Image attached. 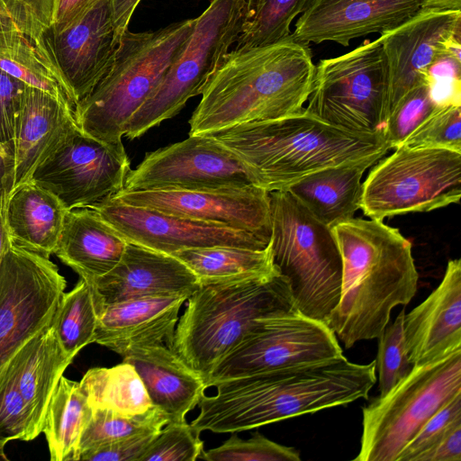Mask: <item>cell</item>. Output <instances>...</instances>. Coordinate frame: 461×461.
<instances>
[{
	"mask_svg": "<svg viewBox=\"0 0 461 461\" xmlns=\"http://www.w3.org/2000/svg\"><path fill=\"white\" fill-rule=\"evenodd\" d=\"M113 197L126 204L220 223L271 239L269 192L255 185L204 190H122Z\"/></svg>",
	"mask_w": 461,
	"mask_h": 461,
	"instance_id": "ac0fdd59",
	"label": "cell"
},
{
	"mask_svg": "<svg viewBox=\"0 0 461 461\" xmlns=\"http://www.w3.org/2000/svg\"><path fill=\"white\" fill-rule=\"evenodd\" d=\"M461 198V152L399 146L362 183L360 209L370 219L429 212Z\"/></svg>",
	"mask_w": 461,
	"mask_h": 461,
	"instance_id": "30bf717a",
	"label": "cell"
},
{
	"mask_svg": "<svg viewBox=\"0 0 461 461\" xmlns=\"http://www.w3.org/2000/svg\"><path fill=\"white\" fill-rule=\"evenodd\" d=\"M160 430L144 431L123 438L84 453L79 460L138 461Z\"/></svg>",
	"mask_w": 461,
	"mask_h": 461,
	"instance_id": "bcb514c9",
	"label": "cell"
},
{
	"mask_svg": "<svg viewBox=\"0 0 461 461\" xmlns=\"http://www.w3.org/2000/svg\"><path fill=\"white\" fill-rule=\"evenodd\" d=\"M103 310L95 288L80 279L64 293L56 317V330L64 350L75 356L94 342L99 315Z\"/></svg>",
	"mask_w": 461,
	"mask_h": 461,
	"instance_id": "e575fe53",
	"label": "cell"
},
{
	"mask_svg": "<svg viewBox=\"0 0 461 461\" xmlns=\"http://www.w3.org/2000/svg\"><path fill=\"white\" fill-rule=\"evenodd\" d=\"M140 0H111L113 22L120 38L128 30L131 17Z\"/></svg>",
	"mask_w": 461,
	"mask_h": 461,
	"instance_id": "681fc988",
	"label": "cell"
},
{
	"mask_svg": "<svg viewBox=\"0 0 461 461\" xmlns=\"http://www.w3.org/2000/svg\"><path fill=\"white\" fill-rule=\"evenodd\" d=\"M386 66L380 38L315 65L305 110L334 126L383 132Z\"/></svg>",
	"mask_w": 461,
	"mask_h": 461,
	"instance_id": "8fae6325",
	"label": "cell"
},
{
	"mask_svg": "<svg viewBox=\"0 0 461 461\" xmlns=\"http://www.w3.org/2000/svg\"><path fill=\"white\" fill-rule=\"evenodd\" d=\"M427 84L409 91L385 121L383 134L390 149H394L437 108Z\"/></svg>",
	"mask_w": 461,
	"mask_h": 461,
	"instance_id": "60d3db41",
	"label": "cell"
},
{
	"mask_svg": "<svg viewBox=\"0 0 461 461\" xmlns=\"http://www.w3.org/2000/svg\"><path fill=\"white\" fill-rule=\"evenodd\" d=\"M44 39L77 104L107 74L120 44L111 0H95L71 21L53 24Z\"/></svg>",
	"mask_w": 461,
	"mask_h": 461,
	"instance_id": "d6986e66",
	"label": "cell"
},
{
	"mask_svg": "<svg viewBox=\"0 0 461 461\" xmlns=\"http://www.w3.org/2000/svg\"><path fill=\"white\" fill-rule=\"evenodd\" d=\"M171 255L182 261L200 283L279 273L273 262L271 242L263 249L213 246L183 249Z\"/></svg>",
	"mask_w": 461,
	"mask_h": 461,
	"instance_id": "d6a6232c",
	"label": "cell"
},
{
	"mask_svg": "<svg viewBox=\"0 0 461 461\" xmlns=\"http://www.w3.org/2000/svg\"><path fill=\"white\" fill-rule=\"evenodd\" d=\"M342 355L326 323L299 312L262 318L216 364L205 384L215 386L229 379L326 362Z\"/></svg>",
	"mask_w": 461,
	"mask_h": 461,
	"instance_id": "4fadbf2b",
	"label": "cell"
},
{
	"mask_svg": "<svg viewBox=\"0 0 461 461\" xmlns=\"http://www.w3.org/2000/svg\"><path fill=\"white\" fill-rule=\"evenodd\" d=\"M187 301L169 348L204 382L258 319L298 312L280 273L202 282Z\"/></svg>",
	"mask_w": 461,
	"mask_h": 461,
	"instance_id": "5b68a950",
	"label": "cell"
},
{
	"mask_svg": "<svg viewBox=\"0 0 461 461\" xmlns=\"http://www.w3.org/2000/svg\"><path fill=\"white\" fill-rule=\"evenodd\" d=\"M195 18L122 34L113 63L75 110L77 125L99 140L122 142L134 113L157 87L191 34Z\"/></svg>",
	"mask_w": 461,
	"mask_h": 461,
	"instance_id": "8992f818",
	"label": "cell"
},
{
	"mask_svg": "<svg viewBox=\"0 0 461 461\" xmlns=\"http://www.w3.org/2000/svg\"><path fill=\"white\" fill-rule=\"evenodd\" d=\"M58 0H0V18L10 20L18 30L36 41L55 21Z\"/></svg>",
	"mask_w": 461,
	"mask_h": 461,
	"instance_id": "7bdbcfd3",
	"label": "cell"
},
{
	"mask_svg": "<svg viewBox=\"0 0 461 461\" xmlns=\"http://www.w3.org/2000/svg\"><path fill=\"white\" fill-rule=\"evenodd\" d=\"M89 208L128 242L170 255L183 249L213 246L263 249L270 242L246 230L126 204L113 196Z\"/></svg>",
	"mask_w": 461,
	"mask_h": 461,
	"instance_id": "2e32d148",
	"label": "cell"
},
{
	"mask_svg": "<svg viewBox=\"0 0 461 461\" xmlns=\"http://www.w3.org/2000/svg\"><path fill=\"white\" fill-rule=\"evenodd\" d=\"M0 69L47 93L75 116L76 100L45 39L32 40L5 18H0Z\"/></svg>",
	"mask_w": 461,
	"mask_h": 461,
	"instance_id": "f1b7e54d",
	"label": "cell"
},
{
	"mask_svg": "<svg viewBox=\"0 0 461 461\" xmlns=\"http://www.w3.org/2000/svg\"><path fill=\"white\" fill-rule=\"evenodd\" d=\"M461 394V348L414 365L389 393L362 409L355 461H397L407 444L443 405Z\"/></svg>",
	"mask_w": 461,
	"mask_h": 461,
	"instance_id": "ba28073f",
	"label": "cell"
},
{
	"mask_svg": "<svg viewBox=\"0 0 461 461\" xmlns=\"http://www.w3.org/2000/svg\"><path fill=\"white\" fill-rule=\"evenodd\" d=\"M341 256L340 296L327 325L346 348L377 339L393 309L414 297L411 243L383 221L353 218L332 228Z\"/></svg>",
	"mask_w": 461,
	"mask_h": 461,
	"instance_id": "3957f363",
	"label": "cell"
},
{
	"mask_svg": "<svg viewBox=\"0 0 461 461\" xmlns=\"http://www.w3.org/2000/svg\"><path fill=\"white\" fill-rule=\"evenodd\" d=\"M420 9L461 11V0H421Z\"/></svg>",
	"mask_w": 461,
	"mask_h": 461,
	"instance_id": "f5cc1de1",
	"label": "cell"
},
{
	"mask_svg": "<svg viewBox=\"0 0 461 461\" xmlns=\"http://www.w3.org/2000/svg\"><path fill=\"white\" fill-rule=\"evenodd\" d=\"M402 145L461 152V105L437 107Z\"/></svg>",
	"mask_w": 461,
	"mask_h": 461,
	"instance_id": "ab89813d",
	"label": "cell"
},
{
	"mask_svg": "<svg viewBox=\"0 0 461 461\" xmlns=\"http://www.w3.org/2000/svg\"><path fill=\"white\" fill-rule=\"evenodd\" d=\"M40 434L18 390L14 362L11 375L0 390V459H8L4 450L8 442L31 441Z\"/></svg>",
	"mask_w": 461,
	"mask_h": 461,
	"instance_id": "f35d334b",
	"label": "cell"
},
{
	"mask_svg": "<svg viewBox=\"0 0 461 461\" xmlns=\"http://www.w3.org/2000/svg\"><path fill=\"white\" fill-rule=\"evenodd\" d=\"M77 129L72 113L47 93L26 86L14 138L7 145L12 160L9 194L29 182L36 168Z\"/></svg>",
	"mask_w": 461,
	"mask_h": 461,
	"instance_id": "7402d4cb",
	"label": "cell"
},
{
	"mask_svg": "<svg viewBox=\"0 0 461 461\" xmlns=\"http://www.w3.org/2000/svg\"><path fill=\"white\" fill-rule=\"evenodd\" d=\"M405 348L413 365L461 348V261L447 262L440 284L403 321Z\"/></svg>",
	"mask_w": 461,
	"mask_h": 461,
	"instance_id": "603a6c76",
	"label": "cell"
},
{
	"mask_svg": "<svg viewBox=\"0 0 461 461\" xmlns=\"http://www.w3.org/2000/svg\"><path fill=\"white\" fill-rule=\"evenodd\" d=\"M198 277L176 257L128 242L119 263L95 285L102 306L149 296H190Z\"/></svg>",
	"mask_w": 461,
	"mask_h": 461,
	"instance_id": "44dd1931",
	"label": "cell"
},
{
	"mask_svg": "<svg viewBox=\"0 0 461 461\" xmlns=\"http://www.w3.org/2000/svg\"><path fill=\"white\" fill-rule=\"evenodd\" d=\"M312 0H244L236 49L268 45L292 34L291 23Z\"/></svg>",
	"mask_w": 461,
	"mask_h": 461,
	"instance_id": "836d02e7",
	"label": "cell"
},
{
	"mask_svg": "<svg viewBox=\"0 0 461 461\" xmlns=\"http://www.w3.org/2000/svg\"><path fill=\"white\" fill-rule=\"evenodd\" d=\"M79 385L92 410L104 409L133 416L153 407L136 370L124 361L112 367L89 369Z\"/></svg>",
	"mask_w": 461,
	"mask_h": 461,
	"instance_id": "1f68e13d",
	"label": "cell"
},
{
	"mask_svg": "<svg viewBox=\"0 0 461 461\" xmlns=\"http://www.w3.org/2000/svg\"><path fill=\"white\" fill-rule=\"evenodd\" d=\"M315 65L309 44L292 34L268 45L227 52L208 77L188 123L189 135L302 112Z\"/></svg>",
	"mask_w": 461,
	"mask_h": 461,
	"instance_id": "7a4b0ae2",
	"label": "cell"
},
{
	"mask_svg": "<svg viewBox=\"0 0 461 461\" xmlns=\"http://www.w3.org/2000/svg\"><path fill=\"white\" fill-rule=\"evenodd\" d=\"M6 197L0 203V259L10 243V238L5 221V205Z\"/></svg>",
	"mask_w": 461,
	"mask_h": 461,
	"instance_id": "db71d44e",
	"label": "cell"
},
{
	"mask_svg": "<svg viewBox=\"0 0 461 461\" xmlns=\"http://www.w3.org/2000/svg\"><path fill=\"white\" fill-rule=\"evenodd\" d=\"M67 212L60 200L41 185L30 180L17 186L5 205L10 240L50 258L57 249Z\"/></svg>",
	"mask_w": 461,
	"mask_h": 461,
	"instance_id": "4316f807",
	"label": "cell"
},
{
	"mask_svg": "<svg viewBox=\"0 0 461 461\" xmlns=\"http://www.w3.org/2000/svg\"><path fill=\"white\" fill-rule=\"evenodd\" d=\"M186 295L149 296L104 306L94 342L122 355L131 347L164 343L170 347Z\"/></svg>",
	"mask_w": 461,
	"mask_h": 461,
	"instance_id": "cb8c5ba5",
	"label": "cell"
},
{
	"mask_svg": "<svg viewBox=\"0 0 461 461\" xmlns=\"http://www.w3.org/2000/svg\"><path fill=\"white\" fill-rule=\"evenodd\" d=\"M56 317L23 348L15 361L18 390L40 433L53 391L74 359L59 339Z\"/></svg>",
	"mask_w": 461,
	"mask_h": 461,
	"instance_id": "83f0119b",
	"label": "cell"
},
{
	"mask_svg": "<svg viewBox=\"0 0 461 461\" xmlns=\"http://www.w3.org/2000/svg\"><path fill=\"white\" fill-rule=\"evenodd\" d=\"M5 197V194L3 193L0 192V203L2 202V200L4 199Z\"/></svg>",
	"mask_w": 461,
	"mask_h": 461,
	"instance_id": "11a10c76",
	"label": "cell"
},
{
	"mask_svg": "<svg viewBox=\"0 0 461 461\" xmlns=\"http://www.w3.org/2000/svg\"><path fill=\"white\" fill-rule=\"evenodd\" d=\"M405 311L402 310L393 323L387 324L378 339L375 370L378 373L379 396L389 393L405 378L413 368L404 341L403 321Z\"/></svg>",
	"mask_w": 461,
	"mask_h": 461,
	"instance_id": "8d00e7d4",
	"label": "cell"
},
{
	"mask_svg": "<svg viewBox=\"0 0 461 461\" xmlns=\"http://www.w3.org/2000/svg\"><path fill=\"white\" fill-rule=\"evenodd\" d=\"M243 7L244 0H210L157 87L127 122L126 138L142 136L176 115L188 99L201 95L210 75L238 40Z\"/></svg>",
	"mask_w": 461,
	"mask_h": 461,
	"instance_id": "9c48e42d",
	"label": "cell"
},
{
	"mask_svg": "<svg viewBox=\"0 0 461 461\" xmlns=\"http://www.w3.org/2000/svg\"><path fill=\"white\" fill-rule=\"evenodd\" d=\"M66 286L50 258L10 240L0 259V390L23 348L55 319Z\"/></svg>",
	"mask_w": 461,
	"mask_h": 461,
	"instance_id": "7c38bea8",
	"label": "cell"
},
{
	"mask_svg": "<svg viewBox=\"0 0 461 461\" xmlns=\"http://www.w3.org/2000/svg\"><path fill=\"white\" fill-rule=\"evenodd\" d=\"M208 136L235 154L254 185L267 192L288 189L327 167L375 165L390 150L383 132L345 130L305 108L286 117L240 123Z\"/></svg>",
	"mask_w": 461,
	"mask_h": 461,
	"instance_id": "277c9868",
	"label": "cell"
},
{
	"mask_svg": "<svg viewBox=\"0 0 461 461\" xmlns=\"http://www.w3.org/2000/svg\"><path fill=\"white\" fill-rule=\"evenodd\" d=\"M274 265L288 281L296 309L327 324L339 303L342 261L332 229L289 190L269 192Z\"/></svg>",
	"mask_w": 461,
	"mask_h": 461,
	"instance_id": "52a82bcc",
	"label": "cell"
},
{
	"mask_svg": "<svg viewBox=\"0 0 461 461\" xmlns=\"http://www.w3.org/2000/svg\"><path fill=\"white\" fill-rule=\"evenodd\" d=\"M26 85L0 69V143L14 138L17 114Z\"/></svg>",
	"mask_w": 461,
	"mask_h": 461,
	"instance_id": "7dc6e473",
	"label": "cell"
},
{
	"mask_svg": "<svg viewBox=\"0 0 461 461\" xmlns=\"http://www.w3.org/2000/svg\"><path fill=\"white\" fill-rule=\"evenodd\" d=\"M425 83L436 106L461 105V62L448 55L438 58L428 69Z\"/></svg>",
	"mask_w": 461,
	"mask_h": 461,
	"instance_id": "f6af8a7d",
	"label": "cell"
},
{
	"mask_svg": "<svg viewBox=\"0 0 461 461\" xmlns=\"http://www.w3.org/2000/svg\"><path fill=\"white\" fill-rule=\"evenodd\" d=\"M461 35V11L420 9L394 29L381 34L386 66L384 126L397 103L425 83L429 68L446 55L448 41Z\"/></svg>",
	"mask_w": 461,
	"mask_h": 461,
	"instance_id": "e0dca14e",
	"label": "cell"
},
{
	"mask_svg": "<svg viewBox=\"0 0 461 461\" xmlns=\"http://www.w3.org/2000/svg\"><path fill=\"white\" fill-rule=\"evenodd\" d=\"M95 0H58L53 24L66 23L85 11Z\"/></svg>",
	"mask_w": 461,
	"mask_h": 461,
	"instance_id": "f907efd6",
	"label": "cell"
},
{
	"mask_svg": "<svg viewBox=\"0 0 461 461\" xmlns=\"http://www.w3.org/2000/svg\"><path fill=\"white\" fill-rule=\"evenodd\" d=\"M130 171L122 141L104 142L78 128L36 168L31 181L53 193L70 211L115 195L123 190Z\"/></svg>",
	"mask_w": 461,
	"mask_h": 461,
	"instance_id": "5bb4252c",
	"label": "cell"
},
{
	"mask_svg": "<svg viewBox=\"0 0 461 461\" xmlns=\"http://www.w3.org/2000/svg\"><path fill=\"white\" fill-rule=\"evenodd\" d=\"M369 162L327 167L299 180L289 190L331 229L354 218L361 205L364 172Z\"/></svg>",
	"mask_w": 461,
	"mask_h": 461,
	"instance_id": "f546056e",
	"label": "cell"
},
{
	"mask_svg": "<svg viewBox=\"0 0 461 461\" xmlns=\"http://www.w3.org/2000/svg\"><path fill=\"white\" fill-rule=\"evenodd\" d=\"M254 185L242 161L212 136L189 135L145 155L123 190H204Z\"/></svg>",
	"mask_w": 461,
	"mask_h": 461,
	"instance_id": "9a60e30c",
	"label": "cell"
},
{
	"mask_svg": "<svg viewBox=\"0 0 461 461\" xmlns=\"http://www.w3.org/2000/svg\"><path fill=\"white\" fill-rule=\"evenodd\" d=\"M375 361L338 358L222 381L203 395L190 423L199 434L236 433L367 398L376 381Z\"/></svg>",
	"mask_w": 461,
	"mask_h": 461,
	"instance_id": "6da1fadb",
	"label": "cell"
},
{
	"mask_svg": "<svg viewBox=\"0 0 461 461\" xmlns=\"http://www.w3.org/2000/svg\"><path fill=\"white\" fill-rule=\"evenodd\" d=\"M416 461H461V424L421 453Z\"/></svg>",
	"mask_w": 461,
	"mask_h": 461,
	"instance_id": "c3c4849f",
	"label": "cell"
},
{
	"mask_svg": "<svg viewBox=\"0 0 461 461\" xmlns=\"http://www.w3.org/2000/svg\"><path fill=\"white\" fill-rule=\"evenodd\" d=\"M461 424V394L437 411L407 444L397 461H416L425 450L433 447L453 428Z\"/></svg>",
	"mask_w": 461,
	"mask_h": 461,
	"instance_id": "ee69618b",
	"label": "cell"
},
{
	"mask_svg": "<svg viewBox=\"0 0 461 461\" xmlns=\"http://www.w3.org/2000/svg\"><path fill=\"white\" fill-rule=\"evenodd\" d=\"M141 379L151 403L168 422H182L208 388L203 378L164 343L136 345L122 355Z\"/></svg>",
	"mask_w": 461,
	"mask_h": 461,
	"instance_id": "d4e9b609",
	"label": "cell"
},
{
	"mask_svg": "<svg viewBox=\"0 0 461 461\" xmlns=\"http://www.w3.org/2000/svg\"><path fill=\"white\" fill-rule=\"evenodd\" d=\"M92 413L79 383L62 375L49 402L42 429L51 461L79 460L80 438Z\"/></svg>",
	"mask_w": 461,
	"mask_h": 461,
	"instance_id": "4dcf8cb0",
	"label": "cell"
},
{
	"mask_svg": "<svg viewBox=\"0 0 461 461\" xmlns=\"http://www.w3.org/2000/svg\"><path fill=\"white\" fill-rule=\"evenodd\" d=\"M199 435L185 420L168 422L138 461H195L204 450Z\"/></svg>",
	"mask_w": 461,
	"mask_h": 461,
	"instance_id": "b9f144b4",
	"label": "cell"
},
{
	"mask_svg": "<svg viewBox=\"0 0 461 461\" xmlns=\"http://www.w3.org/2000/svg\"><path fill=\"white\" fill-rule=\"evenodd\" d=\"M12 160L7 145L0 143V190H5L7 195L11 188Z\"/></svg>",
	"mask_w": 461,
	"mask_h": 461,
	"instance_id": "816d5d0a",
	"label": "cell"
},
{
	"mask_svg": "<svg viewBox=\"0 0 461 461\" xmlns=\"http://www.w3.org/2000/svg\"><path fill=\"white\" fill-rule=\"evenodd\" d=\"M199 459L207 461H300L299 452L274 442L258 432L249 439L236 434L221 446L203 451Z\"/></svg>",
	"mask_w": 461,
	"mask_h": 461,
	"instance_id": "74e56055",
	"label": "cell"
},
{
	"mask_svg": "<svg viewBox=\"0 0 461 461\" xmlns=\"http://www.w3.org/2000/svg\"><path fill=\"white\" fill-rule=\"evenodd\" d=\"M167 423L166 415L156 407L148 411L126 416L110 410H93L84 429L78 446V455L98 448L123 438L149 430H160Z\"/></svg>",
	"mask_w": 461,
	"mask_h": 461,
	"instance_id": "d590c367",
	"label": "cell"
},
{
	"mask_svg": "<svg viewBox=\"0 0 461 461\" xmlns=\"http://www.w3.org/2000/svg\"><path fill=\"white\" fill-rule=\"evenodd\" d=\"M127 244L95 210L78 208L67 212L54 254L95 286L119 263Z\"/></svg>",
	"mask_w": 461,
	"mask_h": 461,
	"instance_id": "484cf974",
	"label": "cell"
},
{
	"mask_svg": "<svg viewBox=\"0 0 461 461\" xmlns=\"http://www.w3.org/2000/svg\"><path fill=\"white\" fill-rule=\"evenodd\" d=\"M421 0H312L292 36L303 43L349 42L387 32L420 10Z\"/></svg>",
	"mask_w": 461,
	"mask_h": 461,
	"instance_id": "ffe728a7",
	"label": "cell"
}]
</instances>
